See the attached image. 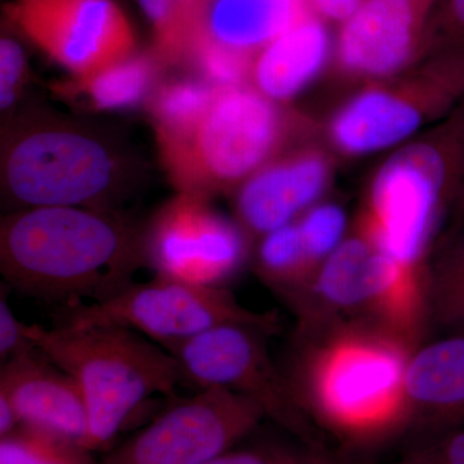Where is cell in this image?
<instances>
[{"mask_svg":"<svg viewBox=\"0 0 464 464\" xmlns=\"http://www.w3.org/2000/svg\"><path fill=\"white\" fill-rule=\"evenodd\" d=\"M143 262V234L112 210L27 208L14 210L0 226L5 283L67 308L83 298L112 297L133 283Z\"/></svg>","mask_w":464,"mask_h":464,"instance_id":"6da1fadb","label":"cell"},{"mask_svg":"<svg viewBox=\"0 0 464 464\" xmlns=\"http://www.w3.org/2000/svg\"><path fill=\"white\" fill-rule=\"evenodd\" d=\"M295 341L284 373L311 422L356 441L408 426L406 369L418 346L364 325L297 333Z\"/></svg>","mask_w":464,"mask_h":464,"instance_id":"7a4b0ae2","label":"cell"},{"mask_svg":"<svg viewBox=\"0 0 464 464\" xmlns=\"http://www.w3.org/2000/svg\"><path fill=\"white\" fill-rule=\"evenodd\" d=\"M464 188V102L378 168L355 230L391 258L424 276L447 216Z\"/></svg>","mask_w":464,"mask_h":464,"instance_id":"3957f363","label":"cell"},{"mask_svg":"<svg viewBox=\"0 0 464 464\" xmlns=\"http://www.w3.org/2000/svg\"><path fill=\"white\" fill-rule=\"evenodd\" d=\"M35 347L78 384L88 413L85 448L108 445L152 395L191 386L182 365L157 342L119 325H27Z\"/></svg>","mask_w":464,"mask_h":464,"instance_id":"277c9868","label":"cell"},{"mask_svg":"<svg viewBox=\"0 0 464 464\" xmlns=\"http://www.w3.org/2000/svg\"><path fill=\"white\" fill-rule=\"evenodd\" d=\"M317 136L306 116L246 84L218 88L195 130L160 148L181 194L208 198L237 190L273 159Z\"/></svg>","mask_w":464,"mask_h":464,"instance_id":"5b68a950","label":"cell"},{"mask_svg":"<svg viewBox=\"0 0 464 464\" xmlns=\"http://www.w3.org/2000/svg\"><path fill=\"white\" fill-rule=\"evenodd\" d=\"M289 306L298 316L297 333L364 325L415 346L427 322L423 277L357 230L317 267Z\"/></svg>","mask_w":464,"mask_h":464,"instance_id":"8992f818","label":"cell"},{"mask_svg":"<svg viewBox=\"0 0 464 464\" xmlns=\"http://www.w3.org/2000/svg\"><path fill=\"white\" fill-rule=\"evenodd\" d=\"M127 163L114 143L88 128L44 121L21 128L2 151V190L14 210L43 207L111 210Z\"/></svg>","mask_w":464,"mask_h":464,"instance_id":"52a82bcc","label":"cell"},{"mask_svg":"<svg viewBox=\"0 0 464 464\" xmlns=\"http://www.w3.org/2000/svg\"><path fill=\"white\" fill-rule=\"evenodd\" d=\"M464 102V53L430 57L401 74L364 84L329 119L334 154L360 158L395 148Z\"/></svg>","mask_w":464,"mask_h":464,"instance_id":"ba28073f","label":"cell"},{"mask_svg":"<svg viewBox=\"0 0 464 464\" xmlns=\"http://www.w3.org/2000/svg\"><path fill=\"white\" fill-rule=\"evenodd\" d=\"M63 325H119L145 335L161 347L172 346L227 324L279 331L275 313H256L222 286L198 285L157 276L132 283L105 301L67 308Z\"/></svg>","mask_w":464,"mask_h":464,"instance_id":"9c48e42d","label":"cell"},{"mask_svg":"<svg viewBox=\"0 0 464 464\" xmlns=\"http://www.w3.org/2000/svg\"><path fill=\"white\" fill-rule=\"evenodd\" d=\"M276 332L266 326L227 324L166 350L179 360L192 387H224L240 393L295 439L325 447L298 404L285 373L270 355L268 338Z\"/></svg>","mask_w":464,"mask_h":464,"instance_id":"30bf717a","label":"cell"},{"mask_svg":"<svg viewBox=\"0 0 464 464\" xmlns=\"http://www.w3.org/2000/svg\"><path fill=\"white\" fill-rule=\"evenodd\" d=\"M265 418L246 396L208 387L159 415L100 464H204L243 441Z\"/></svg>","mask_w":464,"mask_h":464,"instance_id":"8fae6325","label":"cell"},{"mask_svg":"<svg viewBox=\"0 0 464 464\" xmlns=\"http://www.w3.org/2000/svg\"><path fill=\"white\" fill-rule=\"evenodd\" d=\"M3 14L75 79L136 53L132 24L116 0H8Z\"/></svg>","mask_w":464,"mask_h":464,"instance_id":"7c38bea8","label":"cell"},{"mask_svg":"<svg viewBox=\"0 0 464 464\" xmlns=\"http://www.w3.org/2000/svg\"><path fill=\"white\" fill-rule=\"evenodd\" d=\"M248 237L207 198L179 194L143 234L145 261L158 276L221 286L248 257Z\"/></svg>","mask_w":464,"mask_h":464,"instance_id":"4fadbf2b","label":"cell"},{"mask_svg":"<svg viewBox=\"0 0 464 464\" xmlns=\"http://www.w3.org/2000/svg\"><path fill=\"white\" fill-rule=\"evenodd\" d=\"M440 0H366L340 26L334 63L364 84L392 78L426 60L427 38Z\"/></svg>","mask_w":464,"mask_h":464,"instance_id":"5bb4252c","label":"cell"},{"mask_svg":"<svg viewBox=\"0 0 464 464\" xmlns=\"http://www.w3.org/2000/svg\"><path fill=\"white\" fill-rule=\"evenodd\" d=\"M334 164V152L317 139L286 150L237 188L239 225L261 237L297 221L331 186Z\"/></svg>","mask_w":464,"mask_h":464,"instance_id":"9a60e30c","label":"cell"},{"mask_svg":"<svg viewBox=\"0 0 464 464\" xmlns=\"http://www.w3.org/2000/svg\"><path fill=\"white\" fill-rule=\"evenodd\" d=\"M0 393L14 405L21 426L32 427L85 448L90 424L83 395L72 375L41 351L3 364Z\"/></svg>","mask_w":464,"mask_h":464,"instance_id":"2e32d148","label":"cell"},{"mask_svg":"<svg viewBox=\"0 0 464 464\" xmlns=\"http://www.w3.org/2000/svg\"><path fill=\"white\" fill-rule=\"evenodd\" d=\"M408 426L427 433L464 427V335L418 346L405 377Z\"/></svg>","mask_w":464,"mask_h":464,"instance_id":"e0dca14e","label":"cell"},{"mask_svg":"<svg viewBox=\"0 0 464 464\" xmlns=\"http://www.w3.org/2000/svg\"><path fill=\"white\" fill-rule=\"evenodd\" d=\"M331 54L326 24L308 14L256 53L249 85L275 102H286L315 81Z\"/></svg>","mask_w":464,"mask_h":464,"instance_id":"ac0fdd59","label":"cell"},{"mask_svg":"<svg viewBox=\"0 0 464 464\" xmlns=\"http://www.w3.org/2000/svg\"><path fill=\"white\" fill-rule=\"evenodd\" d=\"M308 14L304 0H204L191 45L215 43L256 56Z\"/></svg>","mask_w":464,"mask_h":464,"instance_id":"d6986e66","label":"cell"},{"mask_svg":"<svg viewBox=\"0 0 464 464\" xmlns=\"http://www.w3.org/2000/svg\"><path fill=\"white\" fill-rule=\"evenodd\" d=\"M427 322L464 335V225L442 235L424 273Z\"/></svg>","mask_w":464,"mask_h":464,"instance_id":"ffe728a7","label":"cell"},{"mask_svg":"<svg viewBox=\"0 0 464 464\" xmlns=\"http://www.w3.org/2000/svg\"><path fill=\"white\" fill-rule=\"evenodd\" d=\"M161 58L133 53L85 78L76 79V92L97 110L115 111L140 105L157 82Z\"/></svg>","mask_w":464,"mask_h":464,"instance_id":"44dd1931","label":"cell"},{"mask_svg":"<svg viewBox=\"0 0 464 464\" xmlns=\"http://www.w3.org/2000/svg\"><path fill=\"white\" fill-rule=\"evenodd\" d=\"M256 271L262 282L290 304L313 279L297 221L268 232L259 240Z\"/></svg>","mask_w":464,"mask_h":464,"instance_id":"7402d4cb","label":"cell"},{"mask_svg":"<svg viewBox=\"0 0 464 464\" xmlns=\"http://www.w3.org/2000/svg\"><path fill=\"white\" fill-rule=\"evenodd\" d=\"M217 90L201 78L174 79L161 85L151 101L159 143L177 141L192 132L212 105Z\"/></svg>","mask_w":464,"mask_h":464,"instance_id":"603a6c76","label":"cell"},{"mask_svg":"<svg viewBox=\"0 0 464 464\" xmlns=\"http://www.w3.org/2000/svg\"><path fill=\"white\" fill-rule=\"evenodd\" d=\"M161 60L181 61L197 35L204 0H137Z\"/></svg>","mask_w":464,"mask_h":464,"instance_id":"cb8c5ba5","label":"cell"},{"mask_svg":"<svg viewBox=\"0 0 464 464\" xmlns=\"http://www.w3.org/2000/svg\"><path fill=\"white\" fill-rule=\"evenodd\" d=\"M90 449L52 433L20 426L0 438V464H97Z\"/></svg>","mask_w":464,"mask_h":464,"instance_id":"d4e9b609","label":"cell"},{"mask_svg":"<svg viewBox=\"0 0 464 464\" xmlns=\"http://www.w3.org/2000/svg\"><path fill=\"white\" fill-rule=\"evenodd\" d=\"M204 464H347L326 447H314L304 441L256 442L231 448Z\"/></svg>","mask_w":464,"mask_h":464,"instance_id":"484cf974","label":"cell"},{"mask_svg":"<svg viewBox=\"0 0 464 464\" xmlns=\"http://www.w3.org/2000/svg\"><path fill=\"white\" fill-rule=\"evenodd\" d=\"M252 54L230 50L209 42H195L183 60L191 63L199 78L216 88L249 84Z\"/></svg>","mask_w":464,"mask_h":464,"instance_id":"4316f807","label":"cell"},{"mask_svg":"<svg viewBox=\"0 0 464 464\" xmlns=\"http://www.w3.org/2000/svg\"><path fill=\"white\" fill-rule=\"evenodd\" d=\"M297 225L315 271L346 239L347 215L337 203H316L299 217Z\"/></svg>","mask_w":464,"mask_h":464,"instance_id":"83f0119b","label":"cell"},{"mask_svg":"<svg viewBox=\"0 0 464 464\" xmlns=\"http://www.w3.org/2000/svg\"><path fill=\"white\" fill-rule=\"evenodd\" d=\"M380 464H464V427L429 433L422 441Z\"/></svg>","mask_w":464,"mask_h":464,"instance_id":"f1b7e54d","label":"cell"},{"mask_svg":"<svg viewBox=\"0 0 464 464\" xmlns=\"http://www.w3.org/2000/svg\"><path fill=\"white\" fill-rule=\"evenodd\" d=\"M464 53V0H440L427 38L426 60Z\"/></svg>","mask_w":464,"mask_h":464,"instance_id":"f546056e","label":"cell"},{"mask_svg":"<svg viewBox=\"0 0 464 464\" xmlns=\"http://www.w3.org/2000/svg\"><path fill=\"white\" fill-rule=\"evenodd\" d=\"M14 35L7 33L0 38V108L3 111L14 105L26 82L25 50Z\"/></svg>","mask_w":464,"mask_h":464,"instance_id":"4dcf8cb0","label":"cell"},{"mask_svg":"<svg viewBox=\"0 0 464 464\" xmlns=\"http://www.w3.org/2000/svg\"><path fill=\"white\" fill-rule=\"evenodd\" d=\"M38 350L27 335V325L14 315L5 289L0 297V359L2 364Z\"/></svg>","mask_w":464,"mask_h":464,"instance_id":"1f68e13d","label":"cell"},{"mask_svg":"<svg viewBox=\"0 0 464 464\" xmlns=\"http://www.w3.org/2000/svg\"><path fill=\"white\" fill-rule=\"evenodd\" d=\"M308 12L325 24L343 25L366 0H304Z\"/></svg>","mask_w":464,"mask_h":464,"instance_id":"d6a6232c","label":"cell"},{"mask_svg":"<svg viewBox=\"0 0 464 464\" xmlns=\"http://www.w3.org/2000/svg\"><path fill=\"white\" fill-rule=\"evenodd\" d=\"M20 426V420H18L14 405L11 404L5 393H0V438L14 432Z\"/></svg>","mask_w":464,"mask_h":464,"instance_id":"836d02e7","label":"cell"},{"mask_svg":"<svg viewBox=\"0 0 464 464\" xmlns=\"http://www.w3.org/2000/svg\"><path fill=\"white\" fill-rule=\"evenodd\" d=\"M454 219H456V225L454 226L464 225V188L459 204H458L457 207L456 215H454Z\"/></svg>","mask_w":464,"mask_h":464,"instance_id":"e575fe53","label":"cell"}]
</instances>
